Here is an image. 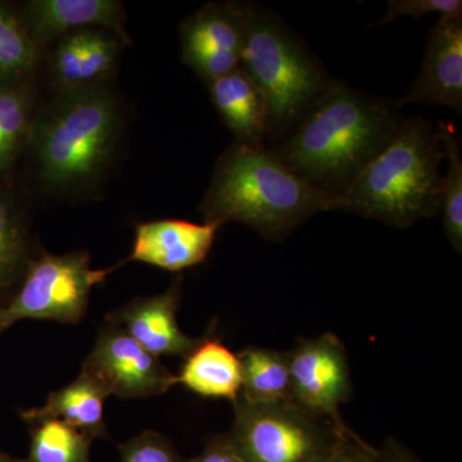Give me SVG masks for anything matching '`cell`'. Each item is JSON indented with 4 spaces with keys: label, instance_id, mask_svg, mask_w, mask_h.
Listing matches in <instances>:
<instances>
[{
    "label": "cell",
    "instance_id": "cell-7",
    "mask_svg": "<svg viewBox=\"0 0 462 462\" xmlns=\"http://www.w3.org/2000/svg\"><path fill=\"white\" fill-rule=\"evenodd\" d=\"M109 272L91 269L87 252L45 254L30 261L23 287L0 307V334L26 319L78 324L87 312L91 289Z\"/></svg>",
    "mask_w": 462,
    "mask_h": 462
},
{
    "label": "cell",
    "instance_id": "cell-24",
    "mask_svg": "<svg viewBox=\"0 0 462 462\" xmlns=\"http://www.w3.org/2000/svg\"><path fill=\"white\" fill-rule=\"evenodd\" d=\"M117 41L106 30H84L83 67L81 81L83 88L99 85L114 69L117 58Z\"/></svg>",
    "mask_w": 462,
    "mask_h": 462
},
{
    "label": "cell",
    "instance_id": "cell-2",
    "mask_svg": "<svg viewBox=\"0 0 462 462\" xmlns=\"http://www.w3.org/2000/svg\"><path fill=\"white\" fill-rule=\"evenodd\" d=\"M346 206L342 197L300 178L275 152L236 142L218 160L199 209L207 223L247 225L281 242L319 212Z\"/></svg>",
    "mask_w": 462,
    "mask_h": 462
},
{
    "label": "cell",
    "instance_id": "cell-29",
    "mask_svg": "<svg viewBox=\"0 0 462 462\" xmlns=\"http://www.w3.org/2000/svg\"><path fill=\"white\" fill-rule=\"evenodd\" d=\"M188 462H245L229 433L211 438L197 457Z\"/></svg>",
    "mask_w": 462,
    "mask_h": 462
},
{
    "label": "cell",
    "instance_id": "cell-6",
    "mask_svg": "<svg viewBox=\"0 0 462 462\" xmlns=\"http://www.w3.org/2000/svg\"><path fill=\"white\" fill-rule=\"evenodd\" d=\"M233 403L229 436L245 462H311L348 430L294 401L254 403L239 396Z\"/></svg>",
    "mask_w": 462,
    "mask_h": 462
},
{
    "label": "cell",
    "instance_id": "cell-22",
    "mask_svg": "<svg viewBox=\"0 0 462 462\" xmlns=\"http://www.w3.org/2000/svg\"><path fill=\"white\" fill-rule=\"evenodd\" d=\"M442 143L448 170L442 176L443 227L452 247L462 251V157L460 138L452 124L440 123L436 127Z\"/></svg>",
    "mask_w": 462,
    "mask_h": 462
},
{
    "label": "cell",
    "instance_id": "cell-18",
    "mask_svg": "<svg viewBox=\"0 0 462 462\" xmlns=\"http://www.w3.org/2000/svg\"><path fill=\"white\" fill-rule=\"evenodd\" d=\"M242 367L240 397L254 403L293 401L288 352L263 346H247L238 354Z\"/></svg>",
    "mask_w": 462,
    "mask_h": 462
},
{
    "label": "cell",
    "instance_id": "cell-15",
    "mask_svg": "<svg viewBox=\"0 0 462 462\" xmlns=\"http://www.w3.org/2000/svg\"><path fill=\"white\" fill-rule=\"evenodd\" d=\"M207 85L216 111L236 143L263 145L267 138L266 105L256 84L242 67Z\"/></svg>",
    "mask_w": 462,
    "mask_h": 462
},
{
    "label": "cell",
    "instance_id": "cell-12",
    "mask_svg": "<svg viewBox=\"0 0 462 462\" xmlns=\"http://www.w3.org/2000/svg\"><path fill=\"white\" fill-rule=\"evenodd\" d=\"M181 278L157 296L138 298L107 315L108 324L123 328L135 342L156 356L187 357L202 338H194L180 329L178 322Z\"/></svg>",
    "mask_w": 462,
    "mask_h": 462
},
{
    "label": "cell",
    "instance_id": "cell-8",
    "mask_svg": "<svg viewBox=\"0 0 462 462\" xmlns=\"http://www.w3.org/2000/svg\"><path fill=\"white\" fill-rule=\"evenodd\" d=\"M81 373L118 398L160 396L178 384V375L115 324L100 331Z\"/></svg>",
    "mask_w": 462,
    "mask_h": 462
},
{
    "label": "cell",
    "instance_id": "cell-23",
    "mask_svg": "<svg viewBox=\"0 0 462 462\" xmlns=\"http://www.w3.org/2000/svg\"><path fill=\"white\" fill-rule=\"evenodd\" d=\"M26 257V238L14 203L0 193V291L16 279Z\"/></svg>",
    "mask_w": 462,
    "mask_h": 462
},
{
    "label": "cell",
    "instance_id": "cell-31",
    "mask_svg": "<svg viewBox=\"0 0 462 462\" xmlns=\"http://www.w3.org/2000/svg\"><path fill=\"white\" fill-rule=\"evenodd\" d=\"M0 462H26V460H17V458L9 457V456L0 452Z\"/></svg>",
    "mask_w": 462,
    "mask_h": 462
},
{
    "label": "cell",
    "instance_id": "cell-28",
    "mask_svg": "<svg viewBox=\"0 0 462 462\" xmlns=\"http://www.w3.org/2000/svg\"><path fill=\"white\" fill-rule=\"evenodd\" d=\"M376 455L378 449L367 445L348 428L329 448L311 462H374Z\"/></svg>",
    "mask_w": 462,
    "mask_h": 462
},
{
    "label": "cell",
    "instance_id": "cell-10",
    "mask_svg": "<svg viewBox=\"0 0 462 462\" xmlns=\"http://www.w3.org/2000/svg\"><path fill=\"white\" fill-rule=\"evenodd\" d=\"M182 60L212 83L239 69L245 29L240 3H209L182 23Z\"/></svg>",
    "mask_w": 462,
    "mask_h": 462
},
{
    "label": "cell",
    "instance_id": "cell-27",
    "mask_svg": "<svg viewBox=\"0 0 462 462\" xmlns=\"http://www.w3.org/2000/svg\"><path fill=\"white\" fill-rule=\"evenodd\" d=\"M430 14H462L461 0H389L388 11L376 25H385L400 17L421 18Z\"/></svg>",
    "mask_w": 462,
    "mask_h": 462
},
{
    "label": "cell",
    "instance_id": "cell-4",
    "mask_svg": "<svg viewBox=\"0 0 462 462\" xmlns=\"http://www.w3.org/2000/svg\"><path fill=\"white\" fill-rule=\"evenodd\" d=\"M120 132L114 94L102 85L62 94L33 118L29 141L39 178L53 190L81 187L111 162Z\"/></svg>",
    "mask_w": 462,
    "mask_h": 462
},
{
    "label": "cell",
    "instance_id": "cell-1",
    "mask_svg": "<svg viewBox=\"0 0 462 462\" xmlns=\"http://www.w3.org/2000/svg\"><path fill=\"white\" fill-rule=\"evenodd\" d=\"M400 123L384 100L330 83L287 141L273 151L303 180L343 199Z\"/></svg>",
    "mask_w": 462,
    "mask_h": 462
},
{
    "label": "cell",
    "instance_id": "cell-25",
    "mask_svg": "<svg viewBox=\"0 0 462 462\" xmlns=\"http://www.w3.org/2000/svg\"><path fill=\"white\" fill-rule=\"evenodd\" d=\"M83 44L84 30L67 33L58 42L53 54V74L58 89L62 94L83 89Z\"/></svg>",
    "mask_w": 462,
    "mask_h": 462
},
{
    "label": "cell",
    "instance_id": "cell-21",
    "mask_svg": "<svg viewBox=\"0 0 462 462\" xmlns=\"http://www.w3.org/2000/svg\"><path fill=\"white\" fill-rule=\"evenodd\" d=\"M26 462H90L93 439L65 421L48 419L32 424Z\"/></svg>",
    "mask_w": 462,
    "mask_h": 462
},
{
    "label": "cell",
    "instance_id": "cell-17",
    "mask_svg": "<svg viewBox=\"0 0 462 462\" xmlns=\"http://www.w3.org/2000/svg\"><path fill=\"white\" fill-rule=\"evenodd\" d=\"M108 397L107 392L98 383L81 373L66 387L51 392L42 407L23 411V419L29 424L56 419L83 431L93 440L106 438L105 401Z\"/></svg>",
    "mask_w": 462,
    "mask_h": 462
},
{
    "label": "cell",
    "instance_id": "cell-26",
    "mask_svg": "<svg viewBox=\"0 0 462 462\" xmlns=\"http://www.w3.org/2000/svg\"><path fill=\"white\" fill-rule=\"evenodd\" d=\"M121 462H188L170 440L156 431H144L120 446Z\"/></svg>",
    "mask_w": 462,
    "mask_h": 462
},
{
    "label": "cell",
    "instance_id": "cell-11",
    "mask_svg": "<svg viewBox=\"0 0 462 462\" xmlns=\"http://www.w3.org/2000/svg\"><path fill=\"white\" fill-rule=\"evenodd\" d=\"M446 106L462 112V14L439 16L431 29L420 74L409 96L397 103Z\"/></svg>",
    "mask_w": 462,
    "mask_h": 462
},
{
    "label": "cell",
    "instance_id": "cell-16",
    "mask_svg": "<svg viewBox=\"0 0 462 462\" xmlns=\"http://www.w3.org/2000/svg\"><path fill=\"white\" fill-rule=\"evenodd\" d=\"M178 384L200 397L236 402L242 392L238 355L216 337H202L199 345L185 357Z\"/></svg>",
    "mask_w": 462,
    "mask_h": 462
},
{
    "label": "cell",
    "instance_id": "cell-14",
    "mask_svg": "<svg viewBox=\"0 0 462 462\" xmlns=\"http://www.w3.org/2000/svg\"><path fill=\"white\" fill-rule=\"evenodd\" d=\"M23 23L33 42L42 45L67 33L102 27L126 42L123 5L115 0H32L23 5Z\"/></svg>",
    "mask_w": 462,
    "mask_h": 462
},
{
    "label": "cell",
    "instance_id": "cell-5",
    "mask_svg": "<svg viewBox=\"0 0 462 462\" xmlns=\"http://www.w3.org/2000/svg\"><path fill=\"white\" fill-rule=\"evenodd\" d=\"M243 42L240 67L256 84L266 105L267 138L294 129L329 87L314 54L278 14L240 3Z\"/></svg>",
    "mask_w": 462,
    "mask_h": 462
},
{
    "label": "cell",
    "instance_id": "cell-19",
    "mask_svg": "<svg viewBox=\"0 0 462 462\" xmlns=\"http://www.w3.org/2000/svg\"><path fill=\"white\" fill-rule=\"evenodd\" d=\"M32 93L23 83H0V173L7 171L29 139Z\"/></svg>",
    "mask_w": 462,
    "mask_h": 462
},
{
    "label": "cell",
    "instance_id": "cell-30",
    "mask_svg": "<svg viewBox=\"0 0 462 462\" xmlns=\"http://www.w3.org/2000/svg\"><path fill=\"white\" fill-rule=\"evenodd\" d=\"M374 462H421L415 457V456L410 454L409 451L396 445V443H391L387 446V448L378 451L375 461Z\"/></svg>",
    "mask_w": 462,
    "mask_h": 462
},
{
    "label": "cell",
    "instance_id": "cell-20",
    "mask_svg": "<svg viewBox=\"0 0 462 462\" xmlns=\"http://www.w3.org/2000/svg\"><path fill=\"white\" fill-rule=\"evenodd\" d=\"M41 57L21 14L0 3V83H23Z\"/></svg>",
    "mask_w": 462,
    "mask_h": 462
},
{
    "label": "cell",
    "instance_id": "cell-13",
    "mask_svg": "<svg viewBox=\"0 0 462 462\" xmlns=\"http://www.w3.org/2000/svg\"><path fill=\"white\" fill-rule=\"evenodd\" d=\"M217 223L196 224L185 220H153L136 226L129 261L181 272L202 263L214 245Z\"/></svg>",
    "mask_w": 462,
    "mask_h": 462
},
{
    "label": "cell",
    "instance_id": "cell-9",
    "mask_svg": "<svg viewBox=\"0 0 462 462\" xmlns=\"http://www.w3.org/2000/svg\"><path fill=\"white\" fill-rule=\"evenodd\" d=\"M288 360L294 402L321 418L345 422L339 409L351 397L352 383L342 340L333 333L300 339Z\"/></svg>",
    "mask_w": 462,
    "mask_h": 462
},
{
    "label": "cell",
    "instance_id": "cell-3",
    "mask_svg": "<svg viewBox=\"0 0 462 462\" xmlns=\"http://www.w3.org/2000/svg\"><path fill=\"white\" fill-rule=\"evenodd\" d=\"M445 158L436 127L421 117L401 121L391 141L346 191L345 212L406 229L442 211Z\"/></svg>",
    "mask_w": 462,
    "mask_h": 462
}]
</instances>
